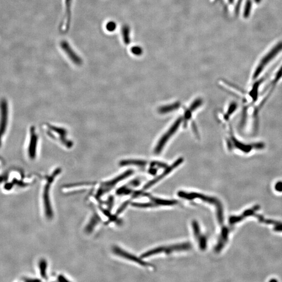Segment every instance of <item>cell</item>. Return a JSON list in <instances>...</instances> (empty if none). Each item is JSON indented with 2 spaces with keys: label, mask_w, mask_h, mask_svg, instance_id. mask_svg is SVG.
<instances>
[{
  "label": "cell",
  "mask_w": 282,
  "mask_h": 282,
  "mask_svg": "<svg viewBox=\"0 0 282 282\" xmlns=\"http://www.w3.org/2000/svg\"><path fill=\"white\" fill-rule=\"evenodd\" d=\"M178 195L180 198H183L188 200H192L195 199H199L205 202L208 203L216 206L217 220L220 225H222L224 222L223 209L222 204L217 198L207 195H204L201 193L196 192H187L185 191H180L178 192Z\"/></svg>",
  "instance_id": "6da1fadb"
},
{
  "label": "cell",
  "mask_w": 282,
  "mask_h": 282,
  "mask_svg": "<svg viewBox=\"0 0 282 282\" xmlns=\"http://www.w3.org/2000/svg\"><path fill=\"white\" fill-rule=\"evenodd\" d=\"M60 172V169H57L53 172L48 179L47 182L45 184L43 191L42 199L44 203V210L46 217L49 219H52L53 216V212L50 200L51 184L53 182L54 179Z\"/></svg>",
  "instance_id": "7a4b0ae2"
},
{
  "label": "cell",
  "mask_w": 282,
  "mask_h": 282,
  "mask_svg": "<svg viewBox=\"0 0 282 282\" xmlns=\"http://www.w3.org/2000/svg\"><path fill=\"white\" fill-rule=\"evenodd\" d=\"M191 247H192L191 245L189 242L176 244L174 245L169 246H162V247H159L152 250H150L145 253H143L141 255V258H147L150 256L162 253V252H165L167 254H170L174 251L188 250H190L191 248Z\"/></svg>",
  "instance_id": "3957f363"
},
{
  "label": "cell",
  "mask_w": 282,
  "mask_h": 282,
  "mask_svg": "<svg viewBox=\"0 0 282 282\" xmlns=\"http://www.w3.org/2000/svg\"><path fill=\"white\" fill-rule=\"evenodd\" d=\"M133 173L132 170H129L125 171L123 174L119 176L116 177V178L112 179L108 181L101 182L100 187L98 188L96 192L97 198H99L105 195L106 193H108L109 191L115 187V186L119 183L120 181H122L124 179L127 178L128 177L130 176Z\"/></svg>",
  "instance_id": "277c9868"
},
{
  "label": "cell",
  "mask_w": 282,
  "mask_h": 282,
  "mask_svg": "<svg viewBox=\"0 0 282 282\" xmlns=\"http://www.w3.org/2000/svg\"><path fill=\"white\" fill-rule=\"evenodd\" d=\"M282 50V41L278 42L276 46L273 47L270 51H269L259 63L258 66L256 68L254 72L253 73L252 78L256 79L260 75L261 72L263 71L264 69L270 62L273 59L275 58L278 53Z\"/></svg>",
  "instance_id": "5b68a950"
},
{
  "label": "cell",
  "mask_w": 282,
  "mask_h": 282,
  "mask_svg": "<svg viewBox=\"0 0 282 282\" xmlns=\"http://www.w3.org/2000/svg\"><path fill=\"white\" fill-rule=\"evenodd\" d=\"M8 117V108L7 101L5 99H2L0 101V146L7 128Z\"/></svg>",
  "instance_id": "8992f818"
},
{
  "label": "cell",
  "mask_w": 282,
  "mask_h": 282,
  "mask_svg": "<svg viewBox=\"0 0 282 282\" xmlns=\"http://www.w3.org/2000/svg\"><path fill=\"white\" fill-rule=\"evenodd\" d=\"M112 251H113V253L116 254L117 256L121 257V258H124V259H125L134 262L135 263H138V264H141V265L144 266H145V267L152 266V264H151L150 263H147V262H145L141 258H138L136 256H135L134 255H133L132 254H131V253H129L128 252L125 251L124 250H122L121 248L117 247V246H114L113 248H112Z\"/></svg>",
  "instance_id": "52a82bcc"
},
{
  "label": "cell",
  "mask_w": 282,
  "mask_h": 282,
  "mask_svg": "<svg viewBox=\"0 0 282 282\" xmlns=\"http://www.w3.org/2000/svg\"><path fill=\"white\" fill-rule=\"evenodd\" d=\"M181 121H182L181 119H178L174 123V124L171 126V128L169 129V130L165 134L163 135V136L160 139V140L157 144L156 147H155V151L156 154H158L159 152L162 151L165 144L167 142V141H168L169 139L171 138V136L176 132V131L178 130V129L181 124Z\"/></svg>",
  "instance_id": "ba28073f"
},
{
  "label": "cell",
  "mask_w": 282,
  "mask_h": 282,
  "mask_svg": "<svg viewBox=\"0 0 282 282\" xmlns=\"http://www.w3.org/2000/svg\"><path fill=\"white\" fill-rule=\"evenodd\" d=\"M182 162H183L182 158H179V159H177L176 162L174 163V164L171 165L170 166L167 168L166 169H165V170L160 175H159L156 178L154 179L153 180H152L150 182H148V183H146L144 187L143 190H146L147 189L151 188L153 185H154L155 183H156L157 182H158V181H160V180L163 179L164 177H165L167 175H168L170 172H171V171L174 170V169H175L177 167H178L181 163H182Z\"/></svg>",
  "instance_id": "9c48e42d"
},
{
  "label": "cell",
  "mask_w": 282,
  "mask_h": 282,
  "mask_svg": "<svg viewBox=\"0 0 282 282\" xmlns=\"http://www.w3.org/2000/svg\"><path fill=\"white\" fill-rule=\"evenodd\" d=\"M192 226L193 228V233L195 238L198 240L201 250H205L207 246V240L206 237L201 234L199 225L196 221H193L192 222Z\"/></svg>",
  "instance_id": "30bf717a"
},
{
  "label": "cell",
  "mask_w": 282,
  "mask_h": 282,
  "mask_svg": "<svg viewBox=\"0 0 282 282\" xmlns=\"http://www.w3.org/2000/svg\"><path fill=\"white\" fill-rule=\"evenodd\" d=\"M72 0H65V16L63 18L60 25V30L62 33H66L70 28L71 20V5Z\"/></svg>",
  "instance_id": "8fae6325"
},
{
  "label": "cell",
  "mask_w": 282,
  "mask_h": 282,
  "mask_svg": "<svg viewBox=\"0 0 282 282\" xmlns=\"http://www.w3.org/2000/svg\"><path fill=\"white\" fill-rule=\"evenodd\" d=\"M28 154L30 159H34L36 155L37 146L38 142V136L35 129L31 128Z\"/></svg>",
  "instance_id": "7c38bea8"
},
{
  "label": "cell",
  "mask_w": 282,
  "mask_h": 282,
  "mask_svg": "<svg viewBox=\"0 0 282 282\" xmlns=\"http://www.w3.org/2000/svg\"><path fill=\"white\" fill-rule=\"evenodd\" d=\"M61 47L66 54H68L69 57L72 60L73 62L76 64H81L82 61L78 56L75 53V52L73 50L68 43L65 41H63L61 42Z\"/></svg>",
  "instance_id": "4fadbf2b"
},
{
  "label": "cell",
  "mask_w": 282,
  "mask_h": 282,
  "mask_svg": "<svg viewBox=\"0 0 282 282\" xmlns=\"http://www.w3.org/2000/svg\"><path fill=\"white\" fill-rule=\"evenodd\" d=\"M143 195L147 196L150 199L152 202L154 203L155 204L158 206L159 205H164V206H170V205H176L178 203V201L176 200H164V199H160L158 198H154L148 193H143Z\"/></svg>",
  "instance_id": "5bb4252c"
},
{
  "label": "cell",
  "mask_w": 282,
  "mask_h": 282,
  "mask_svg": "<svg viewBox=\"0 0 282 282\" xmlns=\"http://www.w3.org/2000/svg\"><path fill=\"white\" fill-rule=\"evenodd\" d=\"M228 230L226 227L223 228L221 235V238L219 240V241L217 243V246H216L215 250L216 252H219L222 250V248L224 246L225 242H226L228 237Z\"/></svg>",
  "instance_id": "9a60e30c"
},
{
  "label": "cell",
  "mask_w": 282,
  "mask_h": 282,
  "mask_svg": "<svg viewBox=\"0 0 282 282\" xmlns=\"http://www.w3.org/2000/svg\"><path fill=\"white\" fill-rule=\"evenodd\" d=\"M100 221V218L98 215L96 214L93 215L85 228V232L88 234L91 233L93 231L95 227L98 224Z\"/></svg>",
  "instance_id": "2e32d148"
},
{
  "label": "cell",
  "mask_w": 282,
  "mask_h": 282,
  "mask_svg": "<svg viewBox=\"0 0 282 282\" xmlns=\"http://www.w3.org/2000/svg\"><path fill=\"white\" fill-rule=\"evenodd\" d=\"M146 164V162L143 160H126L121 161L120 163V165L121 166H125L129 165H134L138 166H144Z\"/></svg>",
  "instance_id": "e0dca14e"
},
{
  "label": "cell",
  "mask_w": 282,
  "mask_h": 282,
  "mask_svg": "<svg viewBox=\"0 0 282 282\" xmlns=\"http://www.w3.org/2000/svg\"><path fill=\"white\" fill-rule=\"evenodd\" d=\"M38 266L41 277L44 278H47V271L48 268L47 261L45 259H41L39 262Z\"/></svg>",
  "instance_id": "ac0fdd59"
},
{
  "label": "cell",
  "mask_w": 282,
  "mask_h": 282,
  "mask_svg": "<svg viewBox=\"0 0 282 282\" xmlns=\"http://www.w3.org/2000/svg\"><path fill=\"white\" fill-rule=\"evenodd\" d=\"M132 205L134 207H138V208H150V207H155L157 206L152 201L149 203H132Z\"/></svg>",
  "instance_id": "d6986e66"
},
{
  "label": "cell",
  "mask_w": 282,
  "mask_h": 282,
  "mask_svg": "<svg viewBox=\"0 0 282 282\" xmlns=\"http://www.w3.org/2000/svg\"><path fill=\"white\" fill-rule=\"evenodd\" d=\"M129 29L128 27L124 26L122 28V35H123V39L124 42L126 45L129 44L130 42L129 39Z\"/></svg>",
  "instance_id": "ffe728a7"
},
{
  "label": "cell",
  "mask_w": 282,
  "mask_h": 282,
  "mask_svg": "<svg viewBox=\"0 0 282 282\" xmlns=\"http://www.w3.org/2000/svg\"><path fill=\"white\" fill-rule=\"evenodd\" d=\"M132 192V190L129 189L127 186H123L122 187L119 188L117 191V194L118 195H128Z\"/></svg>",
  "instance_id": "44dd1931"
},
{
  "label": "cell",
  "mask_w": 282,
  "mask_h": 282,
  "mask_svg": "<svg viewBox=\"0 0 282 282\" xmlns=\"http://www.w3.org/2000/svg\"><path fill=\"white\" fill-rule=\"evenodd\" d=\"M251 0H247L246 2L245 8L244 10V16L245 18H247L249 16V15L250 13L251 9Z\"/></svg>",
  "instance_id": "7402d4cb"
},
{
  "label": "cell",
  "mask_w": 282,
  "mask_h": 282,
  "mask_svg": "<svg viewBox=\"0 0 282 282\" xmlns=\"http://www.w3.org/2000/svg\"><path fill=\"white\" fill-rule=\"evenodd\" d=\"M106 29L109 31H113L116 29V24L114 22H110L106 25Z\"/></svg>",
  "instance_id": "603a6c76"
},
{
  "label": "cell",
  "mask_w": 282,
  "mask_h": 282,
  "mask_svg": "<svg viewBox=\"0 0 282 282\" xmlns=\"http://www.w3.org/2000/svg\"><path fill=\"white\" fill-rule=\"evenodd\" d=\"M129 202H129V201H126V202L124 203L119 208L118 210H117V214H120L123 211L125 210V208L128 206V204H129Z\"/></svg>",
  "instance_id": "cb8c5ba5"
},
{
  "label": "cell",
  "mask_w": 282,
  "mask_h": 282,
  "mask_svg": "<svg viewBox=\"0 0 282 282\" xmlns=\"http://www.w3.org/2000/svg\"><path fill=\"white\" fill-rule=\"evenodd\" d=\"M132 52L133 53L135 54L136 55H139V54H141L142 53V51L140 47H134L132 49Z\"/></svg>",
  "instance_id": "d4e9b609"
},
{
  "label": "cell",
  "mask_w": 282,
  "mask_h": 282,
  "mask_svg": "<svg viewBox=\"0 0 282 282\" xmlns=\"http://www.w3.org/2000/svg\"><path fill=\"white\" fill-rule=\"evenodd\" d=\"M58 281L59 282H66L69 281V280L66 277L62 275H60L58 277Z\"/></svg>",
  "instance_id": "484cf974"
},
{
  "label": "cell",
  "mask_w": 282,
  "mask_h": 282,
  "mask_svg": "<svg viewBox=\"0 0 282 282\" xmlns=\"http://www.w3.org/2000/svg\"><path fill=\"white\" fill-rule=\"evenodd\" d=\"M277 187H278V190L280 191L282 189V183H278L277 184Z\"/></svg>",
  "instance_id": "4316f807"
},
{
  "label": "cell",
  "mask_w": 282,
  "mask_h": 282,
  "mask_svg": "<svg viewBox=\"0 0 282 282\" xmlns=\"http://www.w3.org/2000/svg\"><path fill=\"white\" fill-rule=\"evenodd\" d=\"M255 1H256V3H259L261 1V0H255Z\"/></svg>",
  "instance_id": "83f0119b"
}]
</instances>
